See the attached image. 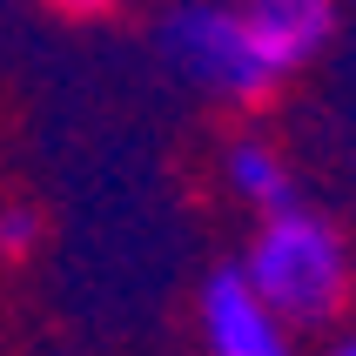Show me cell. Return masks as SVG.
<instances>
[{
  "label": "cell",
  "instance_id": "obj_1",
  "mask_svg": "<svg viewBox=\"0 0 356 356\" xmlns=\"http://www.w3.org/2000/svg\"><path fill=\"white\" fill-rule=\"evenodd\" d=\"M330 27H337L330 0H269V7L181 0L161 20V54L175 60L181 81L222 101H262L323 54Z\"/></svg>",
  "mask_w": 356,
  "mask_h": 356
},
{
  "label": "cell",
  "instance_id": "obj_2",
  "mask_svg": "<svg viewBox=\"0 0 356 356\" xmlns=\"http://www.w3.org/2000/svg\"><path fill=\"white\" fill-rule=\"evenodd\" d=\"M242 276L256 289L276 323H330L350 302V242L330 216L316 209H282V216H262L256 222V242H249V256H242Z\"/></svg>",
  "mask_w": 356,
  "mask_h": 356
},
{
  "label": "cell",
  "instance_id": "obj_3",
  "mask_svg": "<svg viewBox=\"0 0 356 356\" xmlns=\"http://www.w3.org/2000/svg\"><path fill=\"white\" fill-rule=\"evenodd\" d=\"M195 316H202V350H209V356H296L289 323H276V309L249 289L242 262L202 276Z\"/></svg>",
  "mask_w": 356,
  "mask_h": 356
},
{
  "label": "cell",
  "instance_id": "obj_4",
  "mask_svg": "<svg viewBox=\"0 0 356 356\" xmlns=\"http://www.w3.org/2000/svg\"><path fill=\"white\" fill-rule=\"evenodd\" d=\"M222 168H229V188H236V202H249L256 216H282V209H296V181H289V161H282L262 135L236 141Z\"/></svg>",
  "mask_w": 356,
  "mask_h": 356
},
{
  "label": "cell",
  "instance_id": "obj_5",
  "mask_svg": "<svg viewBox=\"0 0 356 356\" xmlns=\"http://www.w3.org/2000/svg\"><path fill=\"white\" fill-rule=\"evenodd\" d=\"M40 242V216H27V209H0V256H27Z\"/></svg>",
  "mask_w": 356,
  "mask_h": 356
},
{
  "label": "cell",
  "instance_id": "obj_6",
  "mask_svg": "<svg viewBox=\"0 0 356 356\" xmlns=\"http://www.w3.org/2000/svg\"><path fill=\"white\" fill-rule=\"evenodd\" d=\"M54 7H67V14H101V7H115V0H54Z\"/></svg>",
  "mask_w": 356,
  "mask_h": 356
},
{
  "label": "cell",
  "instance_id": "obj_7",
  "mask_svg": "<svg viewBox=\"0 0 356 356\" xmlns=\"http://www.w3.org/2000/svg\"><path fill=\"white\" fill-rule=\"evenodd\" d=\"M330 356H356V337H343V343H337V350H330Z\"/></svg>",
  "mask_w": 356,
  "mask_h": 356
},
{
  "label": "cell",
  "instance_id": "obj_8",
  "mask_svg": "<svg viewBox=\"0 0 356 356\" xmlns=\"http://www.w3.org/2000/svg\"><path fill=\"white\" fill-rule=\"evenodd\" d=\"M236 7H269V0H236Z\"/></svg>",
  "mask_w": 356,
  "mask_h": 356
}]
</instances>
